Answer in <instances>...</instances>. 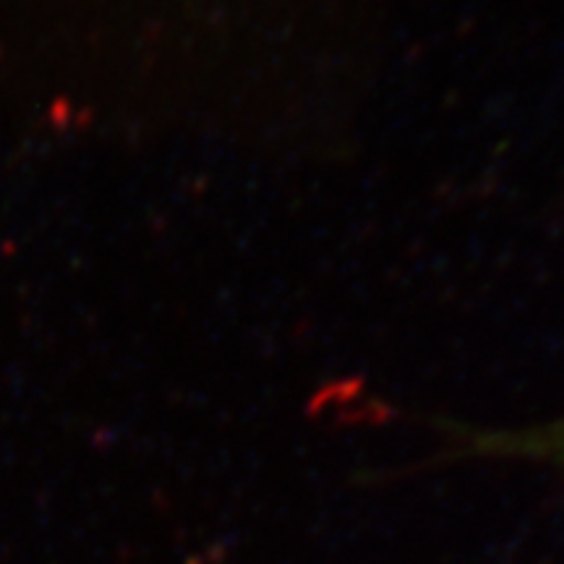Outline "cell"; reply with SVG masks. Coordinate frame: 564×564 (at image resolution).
I'll use <instances>...</instances> for the list:
<instances>
[{"mask_svg":"<svg viewBox=\"0 0 564 564\" xmlns=\"http://www.w3.org/2000/svg\"><path fill=\"white\" fill-rule=\"evenodd\" d=\"M449 457H484V460H525L554 465L564 470V415L539 426L478 429L444 426Z\"/></svg>","mask_w":564,"mask_h":564,"instance_id":"obj_1","label":"cell"}]
</instances>
